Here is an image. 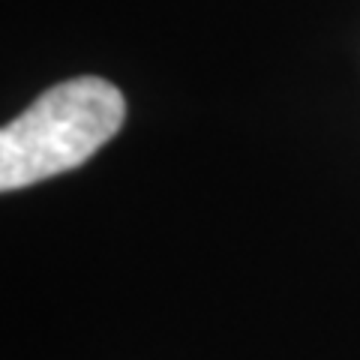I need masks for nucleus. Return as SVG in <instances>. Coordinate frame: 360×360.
<instances>
[{
    "instance_id": "obj_1",
    "label": "nucleus",
    "mask_w": 360,
    "mask_h": 360,
    "mask_svg": "<svg viewBox=\"0 0 360 360\" xmlns=\"http://www.w3.org/2000/svg\"><path fill=\"white\" fill-rule=\"evenodd\" d=\"M127 117L120 90L99 75L70 78L0 129V189L39 184L90 160Z\"/></svg>"
}]
</instances>
